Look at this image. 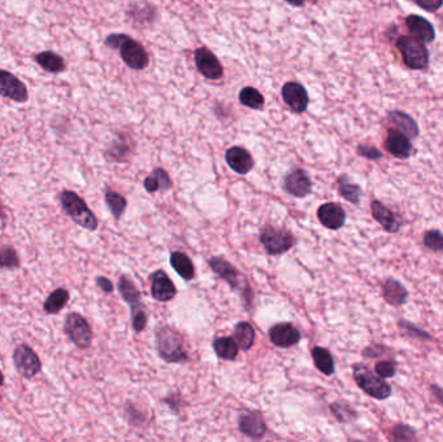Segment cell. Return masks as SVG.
<instances>
[{"instance_id":"obj_1","label":"cell","mask_w":443,"mask_h":442,"mask_svg":"<svg viewBox=\"0 0 443 442\" xmlns=\"http://www.w3.org/2000/svg\"><path fill=\"white\" fill-rule=\"evenodd\" d=\"M60 204L64 209V212L68 214L71 221L78 226L89 230L96 231L98 227V218L92 213V210L87 207L86 201L79 196L77 192L64 189L59 195Z\"/></svg>"},{"instance_id":"obj_2","label":"cell","mask_w":443,"mask_h":442,"mask_svg":"<svg viewBox=\"0 0 443 442\" xmlns=\"http://www.w3.org/2000/svg\"><path fill=\"white\" fill-rule=\"evenodd\" d=\"M209 266L234 291H236L241 295L246 306H250L252 301H253V291L250 288L246 276L243 273H240L235 266L231 265L222 257H211L209 260Z\"/></svg>"},{"instance_id":"obj_3","label":"cell","mask_w":443,"mask_h":442,"mask_svg":"<svg viewBox=\"0 0 443 442\" xmlns=\"http://www.w3.org/2000/svg\"><path fill=\"white\" fill-rule=\"evenodd\" d=\"M156 345H157L159 357L168 364H180L187 362L188 353L184 349V343L182 334L171 327H162L156 334Z\"/></svg>"},{"instance_id":"obj_4","label":"cell","mask_w":443,"mask_h":442,"mask_svg":"<svg viewBox=\"0 0 443 442\" xmlns=\"http://www.w3.org/2000/svg\"><path fill=\"white\" fill-rule=\"evenodd\" d=\"M353 376L356 385L374 400L384 401L393 394L392 385L386 383L385 379L380 377L377 373H372V370L365 364H355L353 366Z\"/></svg>"},{"instance_id":"obj_5","label":"cell","mask_w":443,"mask_h":442,"mask_svg":"<svg viewBox=\"0 0 443 442\" xmlns=\"http://www.w3.org/2000/svg\"><path fill=\"white\" fill-rule=\"evenodd\" d=\"M259 241L270 256H280L289 252L295 244L293 234L286 228L267 226L261 231Z\"/></svg>"},{"instance_id":"obj_6","label":"cell","mask_w":443,"mask_h":442,"mask_svg":"<svg viewBox=\"0 0 443 442\" xmlns=\"http://www.w3.org/2000/svg\"><path fill=\"white\" fill-rule=\"evenodd\" d=\"M397 49H399L404 64L411 69L420 70L426 68L429 62V53L422 40L414 37H401L397 40Z\"/></svg>"},{"instance_id":"obj_7","label":"cell","mask_w":443,"mask_h":442,"mask_svg":"<svg viewBox=\"0 0 443 442\" xmlns=\"http://www.w3.org/2000/svg\"><path fill=\"white\" fill-rule=\"evenodd\" d=\"M64 332L69 337L70 341L79 349H89L92 344V328L87 319L78 313L67 315L64 322Z\"/></svg>"},{"instance_id":"obj_8","label":"cell","mask_w":443,"mask_h":442,"mask_svg":"<svg viewBox=\"0 0 443 442\" xmlns=\"http://www.w3.org/2000/svg\"><path fill=\"white\" fill-rule=\"evenodd\" d=\"M13 364L17 373L25 379H33L42 370V361L40 355L34 352L29 345H17L12 354Z\"/></svg>"},{"instance_id":"obj_9","label":"cell","mask_w":443,"mask_h":442,"mask_svg":"<svg viewBox=\"0 0 443 442\" xmlns=\"http://www.w3.org/2000/svg\"><path fill=\"white\" fill-rule=\"evenodd\" d=\"M119 55L130 69H146L149 64V56L143 44L138 40L128 37L119 46Z\"/></svg>"},{"instance_id":"obj_10","label":"cell","mask_w":443,"mask_h":442,"mask_svg":"<svg viewBox=\"0 0 443 442\" xmlns=\"http://www.w3.org/2000/svg\"><path fill=\"white\" fill-rule=\"evenodd\" d=\"M0 96L16 103H26L29 91L25 83L8 70L0 69Z\"/></svg>"},{"instance_id":"obj_11","label":"cell","mask_w":443,"mask_h":442,"mask_svg":"<svg viewBox=\"0 0 443 442\" xmlns=\"http://www.w3.org/2000/svg\"><path fill=\"white\" fill-rule=\"evenodd\" d=\"M195 62L197 69L205 78L218 80L223 77L222 64L219 62L217 56L207 47H200L195 51Z\"/></svg>"},{"instance_id":"obj_12","label":"cell","mask_w":443,"mask_h":442,"mask_svg":"<svg viewBox=\"0 0 443 442\" xmlns=\"http://www.w3.org/2000/svg\"><path fill=\"white\" fill-rule=\"evenodd\" d=\"M371 213L374 221L384 228L388 234H397L402 228V218L393 212L390 207H386L380 200L371 201Z\"/></svg>"},{"instance_id":"obj_13","label":"cell","mask_w":443,"mask_h":442,"mask_svg":"<svg viewBox=\"0 0 443 442\" xmlns=\"http://www.w3.org/2000/svg\"><path fill=\"white\" fill-rule=\"evenodd\" d=\"M284 189L295 197L309 196L313 191L311 179L304 169H292L284 178Z\"/></svg>"},{"instance_id":"obj_14","label":"cell","mask_w":443,"mask_h":442,"mask_svg":"<svg viewBox=\"0 0 443 442\" xmlns=\"http://www.w3.org/2000/svg\"><path fill=\"white\" fill-rule=\"evenodd\" d=\"M238 430L247 437L259 440L267 432V425L263 416L258 411H243L238 415Z\"/></svg>"},{"instance_id":"obj_15","label":"cell","mask_w":443,"mask_h":442,"mask_svg":"<svg viewBox=\"0 0 443 442\" xmlns=\"http://www.w3.org/2000/svg\"><path fill=\"white\" fill-rule=\"evenodd\" d=\"M150 295L159 303H168L177 296V288L168 274L162 270L155 271L149 276Z\"/></svg>"},{"instance_id":"obj_16","label":"cell","mask_w":443,"mask_h":442,"mask_svg":"<svg viewBox=\"0 0 443 442\" xmlns=\"http://www.w3.org/2000/svg\"><path fill=\"white\" fill-rule=\"evenodd\" d=\"M281 96L295 113L301 114L307 109L309 95L305 87L298 82H286L281 89Z\"/></svg>"},{"instance_id":"obj_17","label":"cell","mask_w":443,"mask_h":442,"mask_svg":"<svg viewBox=\"0 0 443 442\" xmlns=\"http://www.w3.org/2000/svg\"><path fill=\"white\" fill-rule=\"evenodd\" d=\"M268 336L272 344L283 349L295 346L301 341V332L298 331V328L286 322L272 325L268 331Z\"/></svg>"},{"instance_id":"obj_18","label":"cell","mask_w":443,"mask_h":442,"mask_svg":"<svg viewBox=\"0 0 443 442\" xmlns=\"http://www.w3.org/2000/svg\"><path fill=\"white\" fill-rule=\"evenodd\" d=\"M385 148L392 156L401 160L410 158L412 153V144L410 138L397 128L389 130L388 137L385 139Z\"/></svg>"},{"instance_id":"obj_19","label":"cell","mask_w":443,"mask_h":442,"mask_svg":"<svg viewBox=\"0 0 443 442\" xmlns=\"http://www.w3.org/2000/svg\"><path fill=\"white\" fill-rule=\"evenodd\" d=\"M319 222L329 230H340L346 222L344 207L337 203H327L318 209Z\"/></svg>"},{"instance_id":"obj_20","label":"cell","mask_w":443,"mask_h":442,"mask_svg":"<svg viewBox=\"0 0 443 442\" xmlns=\"http://www.w3.org/2000/svg\"><path fill=\"white\" fill-rule=\"evenodd\" d=\"M226 161L228 167L240 176H245L254 167V160L252 158V155L246 151L245 148L238 147V146L231 147L227 151Z\"/></svg>"},{"instance_id":"obj_21","label":"cell","mask_w":443,"mask_h":442,"mask_svg":"<svg viewBox=\"0 0 443 442\" xmlns=\"http://www.w3.org/2000/svg\"><path fill=\"white\" fill-rule=\"evenodd\" d=\"M381 291H383L385 301L394 307L403 306L408 300V291L399 280L394 278L385 279Z\"/></svg>"},{"instance_id":"obj_22","label":"cell","mask_w":443,"mask_h":442,"mask_svg":"<svg viewBox=\"0 0 443 442\" xmlns=\"http://www.w3.org/2000/svg\"><path fill=\"white\" fill-rule=\"evenodd\" d=\"M406 26L414 38L422 40L424 43H431L435 38L432 24L420 16H416V15L408 16L406 19Z\"/></svg>"},{"instance_id":"obj_23","label":"cell","mask_w":443,"mask_h":442,"mask_svg":"<svg viewBox=\"0 0 443 442\" xmlns=\"http://www.w3.org/2000/svg\"><path fill=\"white\" fill-rule=\"evenodd\" d=\"M34 60L42 69L51 74H60L67 69L64 58L53 51H42L34 56Z\"/></svg>"},{"instance_id":"obj_24","label":"cell","mask_w":443,"mask_h":442,"mask_svg":"<svg viewBox=\"0 0 443 442\" xmlns=\"http://www.w3.org/2000/svg\"><path fill=\"white\" fill-rule=\"evenodd\" d=\"M337 189H338L340 196L345 198L346 201H349L354 205H359L363 191H362V187L353 182L350 177H347L346 174L340 176L337 179Z\"/></svg>"},{"instance_id":"obj_25","label":"cell","mask_w":443,"mask_h":442,"mask_svg":"<svg viewBox=\"0 0 443 442\" xmlns=\"http://www.w3.org/2000/svg\"><path fill=\"white\" fill-rule=\"evenodd\" d=\"M388 119L393 125L394 128L402 131L408 138H416L419 135V128L416 122L403 112H399V110L390 112Z\"/></svg>"},{"instance_id":"obj_26","label":"cell","mask_w":443,"mask_h":442,"mask_svg":"<svg viewBox=\"0 0 443 442\" xmlns=\"http://www.w3.org/2000/svg\"><path fill=\"white\" fill-rule=\"evenodd\" d=\"M70 294L65 288H58L49 294L43 305V310L49 315L59 314L60 312L68 305Z\"/></svg>"},{"instance_id":"obj_27","label":"cell","mask_w":443,"mask_h":442,"mask_svg":"<svg viewBox=\"0 0 443 442\" xmlns=\"http://www.w3.org/2000/svg\"><path fill=\"white\" fill-rule=\"evenodd\" d=\"M213 349H214V353L217 354L218 358L225 361H235L240 348L235 339L225 336V337H217L213 341Z\"/></svg>"},{"instance_id":"obj_28","label":"cell","mask_w":443,"mask_h":442,"mask_svg":"<svg viewBox=\"0 0 443 442\" xmlns=\"http://www.w3.org/2000/svg\"><path fill=\"white\" fill-rule=\"evenodd\" d=\"M316 368L327 376H332L336 371V364L331 352L322 346H314L311 350Z\"/></svg>"},{"instance_id":"obj_29","label":"cell","mask_w":443,"mask_h":442,"mask_svg":"<svg viewBox=\"0 0 443 442\" xmlns=\"http://www.w3.org/2000/svg\"><path fill=\"white\" fill-rule=\"evenodd\" d=\"M234 339L236 340L238 348L243 352H247L253 348L254 341H256V331L253 328V325L247 322H240L235 325L234 330Z\"/></svg>"},{"instance_id":"obj_30","label":"cell","mask_w":443,"mask_h":442,"mask_svg":"<svg viewBox=\"0 0 443 442\" xmlns=\"http://www.w3.org/2000/svg\"><path fill=\"white\" fill-rule=\"evenodd\" d=\"M170 265L184 280H192L195 278V266L183 252H173L170 256Z\"/></svg>"},{"instance_id":"obj_31","label":"cell","mask_w":443,"mask_h":442,"mask_svg":"<svg viewBox=\"0 0 443 442\" xmlns=\"http://www.w3.org/2000/svg\"><path fill=\"white\" fill-rule=\"evenodd\" d=\"M119 295L122 296V298L130 305V307L143 304L140 291L128 276L122 275L119 278Z\"/></svg>"},{"instance_id":"obj_32","label":"cell","mask_w":443,"mask_h":442,"mask_svg":"<svg viewBox=\"0 0 443 442\" xmlns=\"http://www.w3.org/2000/svg\"><path fill=\"white\" fill-rule=\"evenodd\" d=\"M130 153H131V147H130L128 139L119 137L109 146L105 156L110 161L123 162V161H128Z\"/></svg>"},{"instance_id":"obj_33","label":"cell","mask_w":443,"mask_h":442,"mask_svg":"<svg viewBox=\"0 0 443 442\" xmlns=\"http://www.w3.org/2000/svg\"><path fill=\"white\" fill-rule=\"evenodd\" d=\"M238 101L246 108L259 110L265 107L263 95L254 87H244L241 90L238 94Z\"/></svg>"},{"instance_id":"obj_34","label":"cell","mask_w":443,"mask_h":442,"mask_svg":"<svg viewBox=\"0 0 443 442\" xmlns=\"http://www.w3.org/2000/svg\"><path fill=\"white\" fill-rule=\"evenodd\" d=\"M105 203L108 205L112 216H114L117 221L125 213L126 207H128L126 198L122 195H119V192L109 189V188L105 189Z\"/></svg>"},{"instance_id":"obj_35","label":"cell","mask_w":443,"mask_h":442,"mask_svg":"<svg viewBox=\"0 0 443 442\" xmlns=\"http://www.w3.org/2000/svg\"><path fill=\"white\" fill-rule=\"evenodd\" d=\"M388 440L393 442L415 441L417 440V432L412 427L403 423H398L392 428Z\"/></svg>"},{"instance_id":"obj_36","label":"cell","mask_w":443,"mask_h":442,"mask_svg":"<svg viewBox=\"0 0 443 442\" xmlns=\"http://www.w3.org/2000/svg\"><path fill=\"white\" fill-rule=\"evenodd\" d=\"M329 407L338 422L351 423L358 418V413L349 403L337 401V402L331 403Z\"/></svg>"},{"instance_id":"obj_37","label":"cell","mask_w":443,"mask_h":442,"mask_svg":"<svg viewBox=\"0 0 443 442\" xmlns=\"http://www.w3.org/2000/svg\"><path fill=\"white\" fill-rule=\"evenodd\" d=\"M20 265V257L12 246H6L0 249V269L17 270Z\"/></svg>"},{"instance_id":"obj_38","label":"cell","mask_w":443,"mask_h":442,"mask_svg":"<svg viewBox=\"0 0 443 442\" xmlns=\"http://www.w3.org/2000/svg\"><path fill=\"white\" fill-rule=\"evenodd\" d=\"M424 246L432 252H443V232L440 230H428L423 236Z\"/></svg>"},{"instance_id":"obj_39","label":"cell","mask_w":443,"mask_h":442,"mask_svg":"<svg viewBox=\"0 0 443 442\" xmlns=\"http://www.w3.org/2000/svg\"><path fill=\"white\" fill-rule=\"evenodd\" d=\"M130 315H131V322H132L134 330L137 332L144 331V328L147 327L148 323L147 310H146L144 304L130 307Z\"/></svg>"},{"instance_id":"obj_40","label":"cell","mask_w":443,"mask_h":442,"mask_svg":"<svg viewBox=\"0 0 443 442\" xmlns=\"http://www.w3.org/2000/svg\"><path fill=\"white\" fill-rule=\"evenodd\" d=\"M398 327L402 331V334H406V336H410V337H414V339H422V340H432L433 339L431 334L423 331L420 327L412 325L411 322H408L406 319H399L398 321Z\"/></svg>"},{"instance_id":"obj_41","label":"cell","mask_w":443,"mask_h":442,"mask_svg":"<svg viewBox=\"0 0 443 442\" xmlns=\"http://www.w3.org/2000/svg\"><path fill=\"white\" fill-rule=\"evenodd\" d=\"M374 373H377L383 379H390L395 376L397 373V362L393 358L389 359H381L374 364Z\"/></svg>"},{"instance_id":"obj_42","label":"cell","mask_w":443,"mask_h":442,"mask_svg":"<svg viewBox=\"0 0 443 442\" xmlns=\"http://www.w3.org/2000/svg\"><path fill=\"white\" fill-rule=\"evenodd\" d=\"M152 177L155 178V180L157 183L158 191H164L165 192V191H168L173 187L171 179L168 177V173L164 169H161V167H157V169L153 170Z\"/></svg>"},{"instance_id":"obj_43","label":"cell","mask_w":443,"mask_h":442,"mask_svg":"<svg viewBox=\"0 0 443 442\" xmlns=\"http://www.w3.org/2000/svg\"><path fill=\"white\" fill-rule=\"evenodd\" d=\"M390 353H392V350L389 348L384 346V345L372 344L363 349L362 355L365 358H383L385 355Z\"/></svg>"},{"instance_id":"obj_44","label":"cell","mask_w":443,"mask_h":442,"mask_svg":"<svg viewBox=\"0 0 443 442\" xmlns=\"http://www.w3.org/2000/svg\"><path fill=\"white\" fill-rule=\"evenodd\" d=\"M356 152H358L359 156L367 158V160H372V161H376V160H380V158H383V152L380 149L374 147V146L361 144L356 148Z\"/></svg>"},{"instance_id":"obj_45","label":"cell","mask_w":443,"mask_h":442,"mask_svg":"<svg viewBox=\"0 0 443 442\" xmlns=\"http://www.w3.org/2000/svg\"><path fill=\"white\" fill-rule=\"evenodd\" d=\"M415 3L423 10L434 12L440 10L443 6V0H415Z\"/></svg>"},{"instance_id":"obj_46","label":"cell","mask_w":443,"mask_h":442,"mask_svg":"<svg viewBox=\"0 0 443 442\" xmlns=\"http://www.w3.org/2000/svg\"><path fill=\"white\" fill-rule=\"evenodd\" d=\"M96 285H98V288H100L104 294H112L113 289H114L113 283L109 280L108 278H105V276H98V278H96Z\"/></svg>"},{"instance_id":"obj_47","label":"cell","mask_w":443,"mask_h":442,"mask_svg":"<svg viewBox=\"0 0 443 442\" xmlns=\"http://www.w3.org/2000/svg\"><path fill=\"white\" fill-rule=\"evenodd\" d=\"M431 394L433 396L434 401L437 403H440L441 406H443V388L432 384L431 385Z\"/></svg>"},{"instance_id":"obj_48","label":"cell","mask_w":443,"mask_h":442,"mask_svg":"<svg viewBox=\"0 0 443 442\" xmlns=\"http://www.w3.org/2000/svg\"><path fill=\"white\" fill-rule=\"evenodd\" d=\"M144 188H146V191L149 192V194L157 192L158 187L156 180H155V178L152 177V176L146 178V179H144Z\"/></svg>"},{"instance_id":"obj_49","label":"cell","mask_w":443,"mask_h":442,"mask_svg":"<svg viewBox=\"0 0 443 442\" xmlns=\"http://www.w3.org/2000/svg\"><path fill=\"white\" fill-rule=\"evenodd\" d=\"M286 1L293 7H302L305 4L306 0H286Z\"/></svg>"},{"instance_id":"obj_50","label":"cell","mask_w":443,"mask_h":442,"mask_svg":"<svg viewBox=\"0 0 443 442\" xmlns=\"http://www.w3.org/2000/svg\"><path fill=\"white\" fill-rule=\"evenodd\" d=\"M3 219H6V210H4V207L0 203V221H3Z\"/></svg>"},{"instance_id":"obj_51","label":"cell","mask_w":443,"mask_h":442,"mask_svg":"<svg viewBox=\"0 0 443 442\" xmlns=\"http://www.w3.org/2000/svg\"><path fill=\"white\" fill-rule=\"evenodd\" d=\"M4 384V375L1 373V370H0V386Z\"/></svg>"}]
</instances>
